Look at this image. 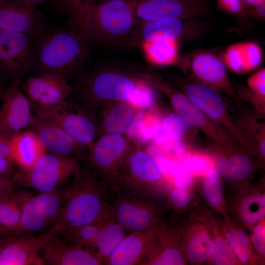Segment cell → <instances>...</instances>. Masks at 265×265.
<instances>
[{
    "label": "cell",
    "mask_w": 265,
    "mask_h": 265,
    "mask_svg": "<svg viewBox=\"0 0 265 265\" xmlns=\"http://www.w3.org/2000/svg\"><path fill=\"white\" fill-rule=\"evenodd\" d=\"M133 0H104L69 18L70 29L91 47L126 46L138 24Z\"/></svg>",
    "instance_id": "6da1fadb"
},
{
    "label": "cell",
    "mask_w": 265,
    "mask_h": 265,
    "mask_svg": "<svg viewBox=\"0 0 265 265\" xmlns=\"http://www.w3.org/2000/svg\"><path fill=\"white\" fill-rule=\"evenodd\" d=\"M68 184L65 201L50 229L64 237L100 219L109 210V187L89 169H80Z\"/></svg>",
    "instance_id": "7a4b0ae2"
},
{
    "label": "cell",
    "mask_w": 265,
    "mask_h": 265,
    "mask_svg": "<svg viewBox=\"0 0 265 265\" xmlns=\"http://www.w3.org/2000/svg\"><path fill=\"white\" fill-rule=\"evenodd\" d=\"M91 46L71 29H46L38 37L30 70L49 73L67 80L89 58Z\"/></svg>",
    "instance_id": "3957f363"
},
{
    "label": "cell",
    "mask_w": 265,
    "mask_h": 265,
    "mask_svg": "<svg viewBox=\"0 0 265 265\" xmlns=\"http://www.w3.org/2000/svg\"><path fill=\"white\" fill-rule=\"evenodd\" d=\"M147 83L131 65L128 68L102 66L79 73L71 86L73 93L84 102L129 103Z\"/></svg>",
    "instance_id": "277c9868"
},
{
    "label": "cell",
    "mask_w": 265,
    "mask_h": 265,
    "mask_svg": "<svg viewBox=\"0 0 265 265\" xmlns=\"http://www.w3.org/2000/svg\"><path fill=\"white\" fill-rule=\"evenodd\" d=\"M156 161L141 149L132 150L110 187L131 194L165 202L171 186Z\"/></svg>",
    "instance_id": "5b68a950"
},
{
    "label": "cell",
    "mask_w": 265,
    "mask_h": 265,
    "mask_svg": "<svg viewBox=\"0 0 265 265\" xmlns=\"http://www.w3.org/2000/svg\"><path fill=\"white\" fill-rule=\"evenodd\" d=\"M109 189V211L127 234L149 230L164 221V202Z\"/></svg>",
    "instance_id": "8992f818"
},
{
    "label": "cell",
    "mask_w": 265,
    "mask_h": 265,
    "mask_svg": "<svg viewBox=\"0 0 265 265\" xmlns=\"http://www.w3.org/2000/svg\"><path fill=\"white\" fill-rule=\"evenodd\" d=\"M80 169L78 161L70 156L46 153L29 169L19 170L12 180L39 192H51L68 185Z\"/></svg>",
    "instance_id": "52a82bcc"
},
{
    "label": "cell",
    "mask_w": 265,
    "mask_h": 265,
    "mask_svg": "<svg viewBox=\"0 0 265 265\" xmlns=\"http://www.w3.org/2000/svg\"><path fill=\"white\" fill-rule=\"evenodd\" d=\"M141 75L156 90L165 94L176 112L185 117L191 126L199 129L214 142L224 145H238L219 125L210 120L186 95L174 87L154 68L145 66Z\"/></svg>",
    "instance_id": "ba28073f"
},
{
    "label": "cell",
    "mask_w": 265,
    "mask_h": 265,
    "mask_svg": "<svg viewBox=\"0 0 265 265\" xmlns=\"http://www.w3.org/2000/svg\"><path fill=\"white\" fill-rule=\"evenodd\" d=\"M176 81L183 92L210 120L222 128L238 145L254 156L251 144L232 119L218 91L189 78H179Z\"/></svg>",
    "instance_id": "9c48e42d"
},
{
    "label": "cell",
    "mask_w": 265,
    "mask_h": 265,
    "mask_svg": "<svg viewBox=\"0 0 265 265\" xmlns=\"http://www.w3.org/2000/svg\"><path fill=\"white\" fill-rule=\"evenodd\" d=\"M68 187V184L51 192L32 193L24 203L18 225L9 234L49 232L60 214Z\"/></svg>",
    "instance_id": "30bf717a"
},
{
    "label": "cell",
    "mask_w": 265,
    "mask_h": 265,
    "mask_svg": "<svg viewBox=\"0 0 265 265\" xmlns=\"http://www.w3.org/2000/svg\"><path fill=\"white\" fill-rule=\"evenodd\" d=\"M173 66L180 68L189 79L237 100L221 55L208 51L187 53L179 55Z\"/></svg>",
    "instance_id": "8fae6325"
},
{
    "label": "cell",
    "mask_w": 265,
    "mask_h": 265,
    "mask_svg": "<svg viewBox=\"0 0 265 265\" xmlns=\"http://www.w3.org/2000/svg\"><path fill=\"white\" fill-rule=\"evenodd\" d=\"M228 190L251 183L256 171L263 164L240 146H230L214 142L206 151Z\"/></svg>",
    "instance_id": "7c38bea8"
},
{
    "label": "cell",
    "mask_w": 265,
    "mask_h": 265,
    "mask_svg": "<svg viewBox=\"0 0 265 265\" xmlns=\"http://www.w3.org/2000/svg\"><path fill=\"white\" fill-rule=\"evenodd\" d=\"M31 106L34 115L64 130L82 148H89L93 144L96 132L95 124L77 105L65 100L50 106Z\"/></svg>",
    "instance_id": "4fadbf2b"
},
{
    "label": "cell",
    "mask_w": 265,
    "mask_h": 265,
    "mask_svg": "<svg viewBox=\"0 0 265 265\" xmlns=\"http://www.w3.org/2000/svg\"><path fill=\"white\" fill-rule=\"evenodd\" d=\"M38 37L0 30V73L10 80H21L30 71Z\"/></svg>",
    "instance_id": "5bb4252c"
},
{
    "label": "cell",
    "mask_w": 265,
    "mask_h": 265,
    "mask_svg": "<svg viewBox=\"0 0 265 265\" xmlns=\"http://www.w3.org/2000/svg\"><path fill=\"white\" fill-rule=\"evenodd\" d=\"M127 234L109 210L100 219L75 231L65 239L71 244L95 248L96 255L104 265Z\"/></svg>",
    "instance_id": "9a60e30c"
},
{
    "label": "cell",
    "mask_w": 265,
    "mask_h": 265,
    "mask_svg": "<svg viewBox=\"0 0 265 265\" xmlns=\"http://www.w3.org/2000/svg\"><path fill=\"white\" fill-rule=\"evenodd\" d=\"M89 149L94 172L108 187L111 186L132 151L127 139L124 135L106 133Z\"/></svg>",
    "instance_id": "2e32d148"
},
{
    "label": "cell",
    "mask_w": 265,
    "mask_h": 265,
    "mask_svg": "<svg viewBox=\"0 0 265 265\" xmlns=\"http://www.w3.org/2000/svg\"><path fill=\"white\" fill-rule=\"evenodd\" d=\"M226 195L228 216L248 232L265 219L264 177L255 185L249 183L229 190Z\"/></svg>",
    "instance_id": "e0dca14e"
},
{
    "label": "cell",
    "mask_w": 265,
    "mask_h": 265,
    "mask_svg": "<svg viewBox=\"0 0 265 265\" xmlns=\"http://www.w3.org/2000/svg\"><path fill=\"white\" fill-rule=\"evenodd\" d=\"M56 236L49 231L37 236L11 234L0 237V265H43L42 249Z\"/></svg>",
    "instance_id": "ac0fdd59"
},
{
    "label": "cell",
    "mask_w": 265,
    "mask_h": 265,
    "mask_svg": "<svg viewBox=\"0 0 265 265\" xmlns=\"http://www.w3.org/2000/svg\"><path fill=\"white\" fill-rule=\"evenodd\" d=\"M189 19L164 18L138 23L129 37L126 46H141L143 43L158 40H169L180 42L192 39L200 33V24Z\"/></svg>",
    "instance_id": "d6986e66"
},
{
    "label": "cell",
    "mask_w": 265,
    "mask_h": 265,
    "mask_svg": "<svg viewBox=\"0 0 265 265\" xmlns=\"http://www.w3.org/2000/svg\"><path fill=\"white\" fill-rule=\"evenodd\" d=\"M210 0H133L138 23L164 18L189 19L208 14Z\"/></svg>",
    "instance_id": "ffe728a7"
},
{
    "label": "cell",
    "mask_w": 265,
    "mask_h": 265,
    "mask_svg": "<svg viewBox=\"0 0 265 265\" xmlns=\"http://www.w3.org/2000/svg\"><path fill=\"white\" fill-rule=\"evenodd\" d=\"M21 81H10L1 97L0 133L10 139L29 126L33 118L31 104L22 91Z\"/></svg>",
    "instance_id": "44dd1931"
},
{
    "label": "cell",
    "mask_w": 265,
    "mask_h": 265,
    "mask_svg": "<svg viewBox=\"0 0 265 265\" xmlns=\"http://www.w3.org/2000/svg\"><path fill=\"white\" fill-rule=\"evenodd\" d=\"M180 222L163 221L157 227L141 265H186Z\"/></svg>",
    "instance_id": "7402d4cb"
},
{
    "label": "cell",
    "mask_w": 265,
    "mask_h": 265,
    "mask_svg": "<svg viewBox=\"0 0 265 265\" xmlns=\"http://www.w3.org/2000/svg\"><path fill=\"white\" fill-rule=\"evenodd\" d=\"M36 6L20 0H0V30L39 37L46 27L45 18Z\"/></svg>",
    "instance_id": "603a6c76"
},
{
    "label": "cell",
    "mask_w": 265,
    "mask_h": 265,
    "mask_svg": "<svg viewBox=\"0 0 265 265\" xmlns=\"http://www.w3.org/2000/svg\"><path fill=\"white\" fill-rule=\"evenodd\" d=\"M20 86L32 105L50 106L66 99L73 94V88L66 80L49 73L35 74Z\"/></svg>",
    "instance_id": "cb8c5ba5"
},
{
    "label": "cell",
    "mask_w": 265,
    "mask_h": 265,
    "mask_svg": "<svg viewBox=\"0 0 265 265\" xmlns=\"http://www.w3.org/2000/svg\"><path fill=\"white\" fill-rule=\"evenodd\" d=\"M204 224L209 229L212 243L208 264L240 265L223 234L219 215L200 201L187 213Z\"/></svg>",
    "instance_id": "d4e9b609"
},
{
    "label": "cell",
    "mask_w": 265,
    "mask_h": 265,
    "mask_svg": "<svg viewBox=\"0 0 265 265\" xmlns=\"http://www.w3.org/2000/svg\"><path fill=\"white\" fill-rule=\"evenodd\" d=\"M180 225L182 251L187 265L208 263L212 238L207 226L188 214Z\"/></svg>",
    "instance_id": "484cf974"
},
{
    "label": "cell",
    "mask_w": 265,
    "mask_h": 265,
    "mask_svg": "<svg viewBox=\"0 0 265 265\" xmlns=\"http://www.w3.org/2000/svg\"><path fill=\"white\" fill-rule=\"evenodd\" d=\"M40 257L45 264L50 265H101L103 263L89 249L65 243L58 236L41 250Z\"/></svg>",
    "instance_id": "4316f807"
},
{
    "label": "cell",
    "mask_w": 265,
    "mask_h": 265,
    "mask_svg": "<svg viewBox=\"0 0 265 265\" xmlns=\"http://www.w3.org/2000/svg\"><path fill=\"white\" fill-rule=\"evenodd\" d=\"M157 227L127 234L107 258L104 265H141Z\"/></svg>",
    "instance_id": "83f0119b"
},
{
    "label": "cell",
    "mask_w": 265,
    "mask_h": 265,
    "mask_svg": "<svg viewBox=\"0 0 265 265\" xmlns=\"http://www.w3.org/2000/svg\"><path fill=\"white\" fill-rule=\"evenodd\" d=\"M29 126L46 150L52 153L70 156L82 148L64 130L34 114Z\"/></svg>",
    "instance_id": "f1b7e54d"
},
{
    "label": "cell",
    "mask_w": 265,
    "mask_h": 265,
    "mask_svg": "<svg viewBox=\"0 0 265 265\" xmlns=\"http://www.w3.org/2000/svg\"><path fill=\"white\" fill-rule=\"evenodd\" d=\"M221 57L227 68L235 73L245 74L261 65L263 52L255 42H237L228 46Z\"/></svg>",
    "instance_id": "f546056e"
},
{
    "label": "cell",
    "mask_w": 265,
    "mask_h": 265,
    "mask_svg": "<svg viewBox=\"0 0 265 265\" xmlns=\"http://www.w3.org/2000/svg\"><path fill=\"white\" fill-rule=\"evenodd\" d=\"M13 162L21 170L31 168L46 153V149L31 130L21 132L10 141Z\"/></svg>",
    "instance_id": "4dcf8cb0"
},
{
    "label": "cell",
    "mask_w": 265,
    "mask_h": 265,
    "mask_svg": "<svg viewBox=\"0 0 265 265\" xmlns=\"http://www.w3.org/2000/svg\"><path fill=\"white\" fill-rule=\"evenodd\" d=\"M224 237L240 265H258L249 232L229 216L220 217Z\"/></svg>",
    "instance_id": "1f68e13d"
},
{
    "label": "cell",
    "mask_w": 265,
    "mask_h": 265,
    "mask_svg": "<svg viewBox=\"0 0 265 265\" xmlns=\"http://www.w3.org/2000/svg\"><path fill=\"white\" fill-rule=\"evenodd\" d=\"M201 178L199 191L203 203L222 217L228 216L224 184L217 170L214 167L210 169Z\"/></svg>",
    "instance_id": "d6a6232c"
},
{
    "label": "cell",
    "mask_w": 265,
    "mask_h": 265,
    "mask_svg": "<svg viewBox=\"0 0 265 265\" xmlns=\"http://www.w3.org/2000/svg\"><path fill=\"white\" fill-rule=\"evenodd\" d=\"M32 194L15 190L0 201V237L9 234L18 225L24 203Z\"/></svg>",
    "instance_id": "836d02e7"
},
{
    "label": "cell",
    "mask_w": 265,
    "mask_h": 265,
    "mask_svg": "<svg viewBox=\"0 0 265 265\" xmlns=\"http://www.w3.org/2000/svg\"><path fill=\"white\" fill-rule=\"evenodd\" d=\"M180 42L169 40L146 42L141 46L147 60L157 66H173L178 56Z\"/></svg>",
    "instance_id": "e575fe53"
},
{
    "label": "cell",
    "mask_w": 265,
    "mask_h": 265,
    "mask_svg": "<svg viewBox=\"0 0 265 265\" xmlns=\"http://www.w3.org/2000/svg\"><path fill=\"white\" fill-rule=\"evenodd\" d=\"M135 114L133 107L124 102H116L104 118L102 126L106 133H126Z\"/></svg>",
    "instance_id": "d590c367"
},
{
    "label": "cell",
    "mask_w": 265,
    "mask_h": 265,
    "mask_svg": "<svg viewBox=\"0 0 265 265\" xmlns=\"http://www.w3.org/2000/svg\"><path fill=\"white\" fill-rule=\"evenodd\" d=\"M161 124L154 116H148L144 110L135 112L126 133L129 138L140 143L152 139Z\"/></svg>",
    "instance_id": "8d00e7d4"
},
{
    "label": "cell",
    "mask_w": 265,
    "mask_h": 265,
    "mask_svg": "<svg viewBox=\"0 0 265 265\" xmlns=\"http://www.w3.org/2000/svg\"><path fill=\"white\" fill-rule=\"evenodd\" d=\"M194 187L190 189H181L175 187L173 185L168 191L164 202L165 206L171 208L174 216L177 214L189 212L199 202L193 192Z\"/></svg>",
    "instance_id": "74e56055"
},
{
    "label": "cell",
    "mask_w": 265,
    "mask_h": 265,
    "mask_svg": "<svg viewBox=\"0 0 265 265\" xmlns=\"http://www.w3.org/2000/svg\"><path fill=\"white\" fill-rule=\"evenodd\" d=\"M182 170H186L196 177H202L214 163L207 152L188 149L186 155L178 162Z\"/></svg>",
    "instance_id": "f35d334b"
},
{
    "label": "cell",
    "mask_w": 265,
    "mask_h": 265,
    "mask_svg": "<svg viewBox=\"0 0 265 265\" xmlns=\"http://www.w3.org/2000/svg\"><path fill=\"white\" fill-rule=\"evenodd\" d=\"M161 126L169 139L181 141L191 125L185 117L175 112L167 115L161 121Z\"/></svg>",
    "instance_id": "ab89813d"
},
{
    "label": "cell",
    "mask_w": 265,
    "mask_h": 265,
    "mask_svg": "<svg viewBox=\"0 0 265 265\" xmlns=\"http://www.w3.org/2000/svg\"><path fill=\"white\" fill-rule=\"evenodd\" d=\"M250 239L258 265L265 264V219L256 224L249 232Z\"/></svg>",
    "instance_id": "60d3db41"
},
{
    "label": "cell",
    "mask_w": 265,
    "mask_h": 265,
    "mask_svg": "<svg viewBox=\"0 0 265 265\" xmlns=\"http://www.w3.org/2000/svg\"><path fill=\"white\" fill-rule=\"evenodd\" d=\"M55 2L57 9L69 18L96 3L94 0H55Z\"/></svg>",
    "instance_id": "b9f144b4"
},
{
    "label": "cell",
    "mask_w": 265,
    "mask_h": 265,
    "mask_svg": "<svg viewBox=\"0 0 265 265\" xmlns=\"http://www.w3.org/2000/svg\"><path fill=\"white\" fill-rule=\"evenodd\" d=\"M10 139L0 133V177L9 178L14 164L10 146Z\"/></svg>",
    "instance_id": "7bdbcfd3"
},
{
    "label": "cell",
    "mask_w": 265,
    "mask_h": 265,
    "mask_svg": "<svg viewBox=\"0 0 265 265\" xmlns=\"http://www.w3.org/2000/svg\"><path fill=\"white\" fill-rule=\"evenodd\" d=\"M234 90L239 97L250 102L262 114L265 113V97L253 91L249 88L236 82H232Z\"/></svg>",
    "instance_id": "ee69618b"
},
{
    "label": "cell",
    "mask_w": 265,
    "mask_h": 265,
    "mask_svg": "<svg viewBox=\"0 0 265 265\" xmlns=\"http://www.w3.org/2000/svg\"><path fill=\"white\" fill-rule=\"evenodd\" d=\"M216 4L218 10L239 20L248 17L242 0H216Z\"/></svg>",
    "instance_id": "f6af8a7d"
},
{
    "label": "cell",
    "mask_w": 265,
    "mask_h": 265,
    "mask_svg": "<svg viewBox=\"0 0 265 265\" xmlns=\"http://www.w3.org/2000/svg\"><path fill=\"white\" fill-rule=\"evenodd\" d=\"M247 83L251 90L256 93L265 96V69L262 68L250 76Z\"/></svg>",
    "instance_id": "bcb514c9"
},
{
    "label": "cell",
    "mask_w": 265,
    "mask_h": 265,
    "mask_svg": "<svg viewBox=\"0 0 265 265\" xmlns=\"http://www.w3.org/2000/svg\"><path fill=\"white\" fill-rule=\"evenodd\" d=\"M196 178L188 171L182 170L174 177L172 185L178 188L190 189L195 186Z\"/></svg>",
    "instance_id": "7dc6e473"
},
{
    "label": "cell",
    "mask_w": 265,
    "mask_h": 265,
    "mask_svg": "<svg viewBox=\"0 0 265 265\" xmlns=\"http://www.w3.org/2000/svg\"><path fill=\"white\" fill-rule=\"evenodd\" d=\"M247 17L263 21L265 18V0H258L246 10Z\"/></svg>",
    "instance_id": "c3c4849f"
},
{
    "label": "cell",
    "mask_w": 265,
    "mask_h": 265,
    "mask_svg": "<svg viewBox=\"0 0 265 265\" xmlns=\"http://www.w3.org/2000/svg\"><path fill=\"white\" fill-rule=\"evenodd\" d=\"M14 184L9 178L0 177V201L16 190Z\"/></svg>",
    "instance_id": "681fc988"
},
{
    "label": "cell",
    "mask_w": 265,
    "mask_h": 265,
    "mask_svg": "<svg viewBox=\"0 0 265 265\" xmlns=\"http://www.w3.org/2000/svg\"><path fill=\"white\" fill-rule=\"evenodd\" d=\"M25 2L37 5L38 4L44 3L51 1V0H20Z\"/></svg>",
    "instance_id": "f907efd6"
},
{
    "label": "cell",
    "mask_w": 265,
    "mask_h": 265,
    "mask_svg": "<svg viewBox=\"0 0 265 265\" xmlns=\"http://www.w3.org/2000/svg\"><path fill=\"white\" fill-rule=\"evenodd\" d=\"M246 10L255 3L258 0H242Z\"/></svg>",
    "instance_id": "816d5d0a"
},
{
    "label": "cell",
    "mask_w": 265,
    "mask_h": 265,
    "mask_svg": "<svg viewBox=\"0 0 265 265\" xmlns=\"http://www.w3.org/2000/svg\"><path fill=\"white\" fill-rule=\"evenodd\" d=\"M3 76L0 73V98L1 97L5 88L3 85Z\"/></svg>",
    "instance_id": "f5cc1de1"
},
{
    "label": "cell",
    "mask_w": 265,
    "mask_h": 265,
    "mask_svg": "<svg viewBox=\"0 0 265 265\" xmlns=\"http://www.w3.org/2000/svg\"><path fill=\"white\" fill-rule=\"evenodd\" d=\"M103 0H94L96 3H97L98 2H99L100 1H103Z\"/></svg>",
    "instance_id": "db71d44e"
}]
</instances>
